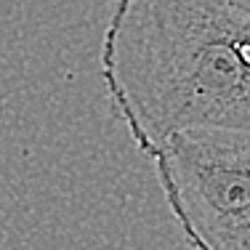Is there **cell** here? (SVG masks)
Masks as SVG:
<instances>
[{"label": "cell", "instance_id": "1", "mask_svg": "<svg viewBox=\"0 0 250 250\" xmlns=\"http://www.w3.org/2000/svg\"><path fill=\"white\" fill-rule=\"evenodd\" d=\"M101 75L146 157L176 133H250V0H117Z\"/></svg>", "mask_w": 250, "mask_h": 250}, {"label": "cell", "instance_id": "2", "mask_svg": "<svg viewBox=\"0 0 250 250\" xmlns=\"http://www.w3.org/2000/svg\"><path fill=\"white\" fill-rule=\"evenodd\" d=\"M149 160L189 248L250 250V133H176Z\"/></svg>", "mask_w": 250, "mask_h": 250}]
</instances>
